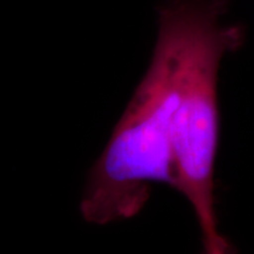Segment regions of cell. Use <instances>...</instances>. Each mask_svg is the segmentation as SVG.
<instances>
[{
  "label": "cell",
  "mask_w": 254,
  "mask_h": 254,
  "mask_svg": "<svg viewBox=\"0 0 254 254\" xmlns=\"http://www.w3.org/2000/svg\"><path fill=\"white\" fill-rule=\"evenodd\" d=\"M185 31V0L164 1L148 68L88 175L79 203L86 222L103 226L134 218L153 185L175 188L174 133Z\"/></svg>",
  "instance_id": "cell-1"
},
{
  "label": "cell",
  "mask_w": 254,
  "mask_h": 254,
  "mask_svg": "<svg viewBox=\"0 0 254 254\" xmlns=\"http://www.w3.org/2000/svg\"><path fill=\"white\" fill-rule=\"evenodd\" d=\"M187 31L174 133L175 188L198 220L202 236L219 232L215 164L220 138L219 69L245 44L242 24L225 20L229 0H185Z\"/></svg>",
  "instance_id": "cell-2"
},
{
  "label": "cell",
  "mask_w": 254,
  "mask_h": 254,
  "mask_svg": "<svg viewBox=\"0 0 254 254\" xmlns=\"http://www.w3.org/2000/svg\"><path fill=\"white\" fill-rule=\"evenodd\" d=\"M203 242V254H233L232 246L220 232L202 236Z\"/></svg>",
  "instance_id": "cell-3"
}]
</instances>
